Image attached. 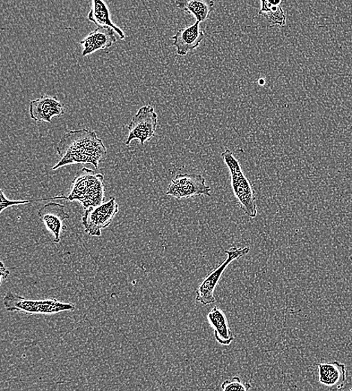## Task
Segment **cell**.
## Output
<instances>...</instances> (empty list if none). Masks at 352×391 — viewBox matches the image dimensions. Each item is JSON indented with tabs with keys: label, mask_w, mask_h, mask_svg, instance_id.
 I'll list each match as a JSON object with an SVG mask.
<instances>
[{
	"label": "cell",
	"mask_w": 352,
	"mask_h": 391,
	"mask_svg": "<svg viewBox=\"0 0 352 391\" xmlns=\"http://www.w3.org/2000/svg\"><path fill=\"white\" fill-rule=\"evenodd\" d=\"M175 4L180 10L195 17L200 23L209 19L214 10L213 0H176Z\"/></svg>",
	"instance_id": "9a60e30c"
},
{
	"label": "cell",
	"mask_w": 352,
	"mask_h": 391,
	"mask_svg": "<svg viewBox=\"0 0 352 391\" xmlns=\"http://www.w3.org/2000/svg\"><path fill=\"white\" fill-rule=\"evenodd\" d=\"M251 388L250 383L243 382L239 377H234L233 380H226L221 385L222 390H248Z\"/></svg>",
	"instance_id": "44dd1931"
},
{
	"label": "cell",
	"mask_w": 352,
	"mask_h": 391,
	"mask_svg": "<svg viewBox=\"0 0 352 391\" xmlns=\"http://www.w3.org/2000/svg\"><path fill=\"white\" fill-rule=\"evenodd\" d=\"M259 83H260L261 85H263L264 83V79H260V80L259 81Z\"/></svg>",
	"instance_id": "cb8c5ba5"
},
{
	"label": "cell",
	"mask_w": 352,
	"mask_h": 391,
	"mask_svg": "<svg viewBox=\"0 0 352 391\" xmlns=\"http://www.w3.org/2000/svg\"><path fill=\"white\" fill-rule=\"evenodd\" d=\"M57 153L60 160L53 170L72 164H91L98 169L101 160L107 155V148L95 131L81 129L64 134Z\"/></svg>",
	"instance_id": "6da1fadb"
},
{
	"label": "cell",
	"mask_w": 352,
	"mask_h": 391,
	"mask_svg": "<svg viewBox=\"0 0 352 391\" xmlns=\"http://www.w3.org/2000/svg\"><path fill=\"white\" fill-rule=\"evenodd\" d=\"M205 34L200 30V22H196L192 26L179 29L171 38L174 41L173 46L176 48L177 54L186 56L199 48L204 39Z\"/></svg>",
	"instance_id": "30bf717a"
},
{
	"label": "cell",
	"mask_w": 352,
	"mask_h": 391,
	"mask_svg": "<svg viewBox=\"0 0 352 391\" xmlns=\"http://www.w3.org/2000/svg\"><path fill=\"white\" fill-rule=\"evenodd\" d=\"M88 18L90 21L97 25L98 28H110L113 29L118 34L120 39L126 38L124 32L116 26L113 19H111L109 8L104 0H92V8Z\"/></svg>",
	"instance_id": "5bb4252c"
},
{
	"label": "cell",
	"mask_w": 352,
	"mask_h": 391,
	"mask_svg": "<svg viewBox=\"0 0 352 391\" xmlns=\"http://www.w3.org/2000/svg\"><path fill=\"white\" fill-rule=\"evenodd\" d=\"M158 124V115L150 106H142L133 117L128 124L130 131L126 146L130 144L133 140H139L144 146L146 142L150 140L155 135Z\"/></svg>",
	"instance_id": "8992f818"
},
{
	"label": "cell",
	"mask_w": 352,
	"mask_h": 391,
	"mask_svg": "<svg viewBox=\"0 0 352 391\" xmlns=\"http://www.w3.org/2000/svg\"><path fill=\"white\" fill-rule=\"evenodd\" d=\"M319 379L322 385L331 388L340 389L345 385L347 370L345 364L338 361L317 365Z\"/></svg>",
	"instance_id": "7c38bea8"
},
{
	"label": "cell",
	"mask_w": 352,
	"mask_h": 391,
	"mask_svg": "<svg viewBox=\"0 0 352 391\" xmlns=\"http://www.w3.org/2000/svg\"><path fill=\"white\" fill-rule=\"evenodd\" d=\"M282 0H261L262 8L260 14L269 12L273 6H280Z\"/></svg>",
	"instance_id": "7402d4cb"
},
{
	"label": "cell",
	"mask_w": 352,
	"mask_h": 391,
	"mask_svg": "<svg viewBox=\"0 0 352 391\" xmlns=\"http://www.w3.org/2000/svg\"><path fill=\"white\" fill-rule=\"evenodd\" d=\"M221 157L227 166L231 175L243 172L242 165H240L238 160L230 150L227 149L222 152Z\"/></svg>",
	"instance_id": "ffe728a7"
},
{
	"label": "cell",
	"mask_w": 352,
	"mask_h": 391,
	"mask_svg": "<svg viewBox=\"0 0 352 391\" xmlns=\"http://www.w3.org/2000/svg\"><path fill=\"white\" fill-rule=\"evenodd\" d=\"M38 216L48 231L53 234L55 242L59 243L66 227L63 222L70 218V216L66 211V207L61 204L49 202L38 211Z\"/></svg>",
	"instance_id": "52a82bcc"
},
{
	"label": "cell",
	"mask_w": 352,
	"mask_h": 391,
	"mask_svg": "<svg viewBox=\"0 0 352 391\" xmlns=\"http://www.w3.org/2000/svg\"><path fill=\"white\" fill-rule=\"evenodd\" d=\"M351 390H352V388H351Z\"/></svg>",
	"instance_id": "d4e9b609"
},
{
	"label": "cell",
	"mask_w": 352,
	"mask_h": 391,
	"mask_svg": "<svg viewBox=\"0 0 352 391\" xmlns=\"http://www.w3.org/2000/svg\"><path fill=\"white\" fill-rule=\"evenodd\" d=\"M66 200L80 202L84 210L101 205L105 200L104 175L83 168L77 173Z\"/></svg>",
	"instance_id": "7a4b0ae2"
},
{
	"label": "cell",
	"mask_w": 352,
	"mask_h": 391,
	"mask_svg": "<svg viewBox=\"0 0 352 391\" xmlns=\"http://www.w3.org/2000/svg\"><path fill=\"white\" fill-rule=\"evenodd\" d=\"M250 250L248 247H233L226 250V253L228 257L226 260L206 276L199 287L197 288L195 301L203 305H209L216 303L217 299L214 296V292H215L220 282L222 274H224L225 270L231 262L245 256Z\"/></svg>",
	"instance_id": "3957f363"
},
{
	"label": "cell",
	"mask_w": 352,
	"mask_h": 391,
	"mask_svg": "<svg viewBox=\"0 0 352 391\" xmlns=\"http://www.w3.org/2000/svg\"><path fill=\"white\" fill-rule=\"evenodd\" d=\"M271 26L285 27L286 24V15L280 6H273L272 10L266 13Z\"/></svg>",
	"instance_id": "d6986e66"
},
{
	"label": "cell",
	"mask_w": 352,
	"mask_h": 391,
	"mask_svg": "<svg viewBox=\"0 0 352 391\" xmlns=\"http://www.w3.org/2000/svg\"><path fill=\"white\" fill-rule=\"evenodd\" d=\"M115 31L110 28H98L80 41L83 47L82 56L86 57L113 46L117 39Z\"/></svg>",
	"instance_id": "8fae6325"
},
{
	"label": "cell",
	"mask_w": 352,
	"mask_h": 391,
	"mask_svg": "<svg viewBox=\"0 0 352 391\" xmlns=\"http://www.w3.org/2000/svg\"><path fill=\"white\" fill-rule=\"evenodd\" d=\"M208 320L214 330L217 342L222 345H229L235 340L228 319L224 312L217 307H213L208 314Z\"/></svg>",
	"instance_id": "4fadbf2b"
},
{
	"label": "cell",
	"mask_w": 352,
	"mask_h": 391,
	"mask_svg": "<svg viewBox=\"0 0 352 391\" xmlns=\"http://www.w3.org/2000/svg\"><path fill=\"white\" fill-rule=\"evenodd\" d=\"M0 271H1V280H0V282H1L2 284L3 280L6 279V278L10 276V271L5 267L3 262H1V269H0Z\"/></svg>",
	"instance_id": "603a6c76"
},
{
	"label": "cell",
	"mask_w": 352,
	"mask_h": 391,
	"mask_svg": "<svg viewBox=\"0 0 352 391\" xmlns=\"http://www.w3.org/2000/svg\"><path fill=\"white\" fill-rule=\"evenodd\" d=\"M3 303L8 312L37 314H40L41 301L26 299L18 294L8 292L4 296Z\"/></svg>",
	"instance_id": "2e32d148"
},
{
	"label": "cell",
	"mask_w": 352,
	"mask_h": 391,
	"mask_svg": "<svg viewBox=\"0 0 352 391\" xmlns=\"http://www.w3.org/2000/svg\"><path fill=\"white\" fill-rule=\"evenodd\" d=\"M231 187L240 207L248 217L254 218L257 211L256 200L252 185L244 173L231 175Z\"/></svg>",
	"instance_id": "ba28073f"
},
{
	"label": "cell",
	"mask_w": 352,
	"mask_h": 391,
	"mask_svg": "<svg viewBox=\"0 0 352 391\" xmlns=\"http://www.w3.org/2000/svg\"><path fill=\"white\" fill-rule=\"evenodd\" d=\"M1 196H0V212H3L5 209L10 208L11 207L25 205V204H29L32 202H37L40 201L46 200H66V196H59V197L50 198L46 199H40L37 200H8L3 191H0Z\"/></svg>",
	"instance_id": "ac0fdd59"
},
{
	"label": "cell",
	"mask_w": 352,
	"mask_h": 391,
	"mask_svg": "<svg viewBox=\"0 0 352 391\" xmlns=\"http://www.w3.org/2000/svg\"><path fill=\"white\" fill-rule=\"evenodd\" d=\"M75 309L72 303L60 302L56 299L41 301L40 314H54L63 312H72Z\"/></svg>",
	"instance_id": "e0dca14e"
},
{
	"label": "cell",
	"mask_w": 352,
	"mask_h": 391,
	"mask_svg": "<svg viewBox=\"0 0 352 391\" xmlns=\"http://www.w3.org/2000/svg\"><path fill=\"white\" fill-rule=\"evenodd\" d=\"M119 211L116 198H111L101 205L85 209L82 216L84 231L92 236H100L101 229L107 228Z\"/></svg>",
	"instance_id": "277c9868"
},
{
	"label": "cell",
	"mask_w": 352,
	"mask_h": 391,
	"mask_svg": "<svg viewBox=\"0 0 352 391\" xmlns=\"http://www.w3.org/2000/svg\"><path fill=\"white\" fill-rule=\"evenodd\" d=\"M64 114L62 104L55 97L43 96L30 102V115L33 121L51 123L54 117Z\"/></svg>",
	"instance_id": "9c48e42d"
},
{
	"label": "cell",
	"mask_w": 352,
	"mask_h": 391,
	"mask_svg": "<svg viewBox=\"0 0 352 391\" xmlns=\"http://www.w3.org/2000/svg\"><path fill=\"white\" fill-rule=\"evenodd\" d=\"M211 187L206 184L204 176L199 174H179L169 184L166 194L177 200L188 199L196 196H211Z\"/></svg>",
	"instance_id": "5b68a950"
}]
</instances>
